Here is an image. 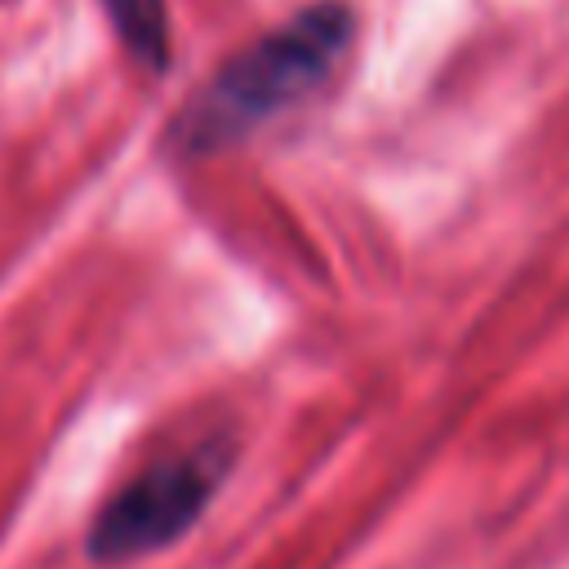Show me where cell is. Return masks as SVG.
Returning <instances> with one entry per match:
<instances>
[{"mask_svg": "<svg viewBox=\"0 0 569 569\" xmlns=\"http://www.w3.org/2000/svg\"><path fill=\"white\" fill-rule=\"evenodd\" d=\"M356 40V13L342 0H316L236 49L173 116L169 147L182 160L227 151L276 116L316 98Z\"/></svg>", "mask_w": 569, "mask_h": 569, "instance_id": "1", "label": "cell"}, {"mask_svg": "<svg viewBox=\"0 0 569 569\" xmlns=\"http://www.w3.org/2000/svg\"><path fill=\"white\" fill-rule=\"evenodd\" d=\"M227 467H231L227 440H200L191 449L147 462L98 507L84 538L89 556L98 565H124L164 551L204 516Z\"/></svg>", "mask_w": 569, "mask_h": 569, "instance_id": "2", "label": "cell"}, {"mask_svg": "<svg viewBox=\"0 0 569 569\" xmlns=\"http://www.w3.org/2000/svg\"><path fill=\"white\" fill-rule=\"evenodd\" d=\"M102 9L133 62H142L147 71L169 67L173 40H169V4L164 0H102Z\"/></svg>", "mask_w": 569, "mask_h": 569, "instance_id": "3", "label": "cell"}]
</instances>
